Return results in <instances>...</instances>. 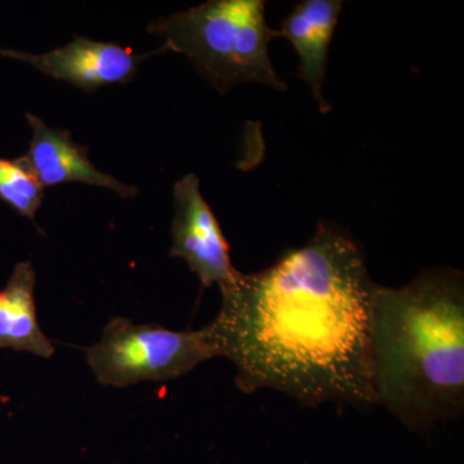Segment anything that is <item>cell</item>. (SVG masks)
I'll use <instances>...</instances> for the list:
<instances>
[{"label":"cell","mask_w":464,"mask_h":464,"mask_svg":"<svg viewBox=\"0 0 464 464\" xmlns=\"http://www.w3.org/2000/svg\"><path fill=\"white\" fill-rule=\"evenodd\" d=\"M26 118L33 137L24 158L43 188L81 182L109 188L125 199L139 194L133 186L125 185L94 167L87 149L78 145L67 130L52 128L36 115L27 114Z\"/></svg>","instance_id":"obj_7"},{"label":"cell","mask_w":464,"mask_h":464,"mask_svg":"<svg viewBox=\"0 0 464 464\" xmlns=\"http://www.w3.org/2000/svg\"><path fill=\"white\" fill-rule=\"evenodd\" d=\"M265 9L262 0H209L158 18L148 30L163 39V52L183 54L221 94L246 83L285 91L268 53L279 34L266 23Z\"/></svg>","instance_id":"obj_3"},{"label":"cell","mask_w":464,"mask_h":464,"mask_svg":"<svg viewBox=\"0 0 464 464\" xmlns=\"http://www.w3.org/2000/svg\"><path fill=\"white\" fill-rule=\"evenodd\" d=\"M372 387L411 431L464 409V282L454 268L423 271L400 288L377 285L372 314Z\"/></svg>","instance_id":"obj_2"},{"label":"cell","mask_w":464,"mask_h":464,"mask_svg":"<svg viewBox=\"0 0 464 464\" xmlns=\"http://www.w3.org/2000/svg\"><path fill=\"white\" fill-rule=\"evenodd\" d=\"M341 0H304L277 29L299 57V78L306 82L323 114L331 110L324 96L329 48L342 11Z\"/></svg>","instance_id":"obj_8"},{"label":"cell","mask_w":464,"mask_h":464,"mask_svg":"<svg viewBox=\"0 0 464 464\" xmlns=\"http://www.w3.org/2000/svg\"><path fill=\"white\" fill-rule=\"evenodd\" d=\"M173 199L170 256L183 259L204 288H222L239 271L232 265L221 226L201 194L199 179L186 174L174 185Z\"/></svg>","instance_id":"obj_5"},{"label":"cell","mask_w":464,"mask_h":464,"mask_svg":"<svg viewBox=\"0 0 464 464\" xmlns=\"http://www.w3.org/2000/svg\"><path fill=\"white\" fill-rule=\"evenodd\" d=\"M215 357L207 328L170 331L125 317L110 320L101 340L85 353L99 383L118 389L141 382L176 380Z\"/></svg>","instance_id":"obj_4"},{"label":"cell","mask_w":464,"mask_h":464,"mask_svg":"<svg viewBox=\"0 0 464 464\" xmlns=\"http://www.w3.org/2000/svg\"><path fill=\"white\" fill-rule=\"evenodd\" d=\"M0 53L29 63L43 74L74 85L79 90L94 91L105 85L128 83L146 57L164 52L160 48L151 53L137 54L130 48L115 43L75 36L63 47L47 53L33 54L14 50H3Z\"/></svg>","instance_id":"obj_6"},{"label":"cell","mask_w":464,"mask_h":464,"mask_svg":"<svg viewBox=\"0 0 464 464\" xmlns=\"http://www.w3.org/2000/svg\"><path fill=\"white\" fill-rule=\"evenodd\" d=\"M0 348L23 351L44 359L56 353L39 324L35 270L30 262L17 264L7 285L0 290Z\"/></svg>","instance_id":"obj_9"},{"label":"cell","mask_w":464,"mask_h":464,"mask_svg":"<svg viewBox=\"0 0 464 464\" xmlns=\"http://www.w3.org/2000/svg\"><path fill=\"white\" fill-rule=\"evenodd\" d=\"M44 188L30 169L25 158L0 159V200L18 215L35 218L42 207Z\"/></svg>","instance_id":"obj_10"},{"label":"cell","mask_w":464,"mask_h":464,"mask_svg":"<svg viewBox=\"0 0 464 464\" xmlns=\"http://www.w3.org/2000/svg\"><path fill=\"white\" fill-rule=\"evenodd\" d=\"M219 289L221 308L206 328L240 391H279L304 406L374 404L377 284L346 232L322 222L301 248Z\"/></svg>","instance_id":"obj_1"}]
</instances>
